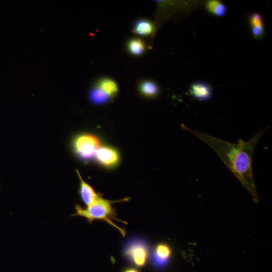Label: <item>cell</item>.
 I'll use <instances>...</instances> for the list:
<instances>
[{"label": "cell", "mask_w": 272, "mask_h": 272, "mask_svg": "<svg viewBox=\"0 0 272 272\" xmlns=\"http://www.w3.org/2000/svg\"><path fill=\"white\" fill-rule=\"evenodd\" d=\"M184 128L213 149L248 190L254 201L258 202L252 169V157L256 144L269 126L260 130L248 141L239 140L237 143H230L185 126Z\"/></svg>", "instance_id": "6da1fadb"}, {"label": "cell", "mask_w": 272, "mask_h": 272, "mask_svg": "<svg viewBox=\"0 0 272 272\" xmlns=\"http://www.w3.org/2000/svg\"><path fill=\"white\" fill-rule=\"evenodd\" d=\"M114 214L111 202L99 196L93 203L86 208L76 205L75 213L72 216L84 217L90 223L95 220H104L124 235V231L112 222V219L114 217Z\"/></svg>", "instance_id": "7a4b0ae2"}, {"label": "cell", "mask_w": 272, "mask_h": 272, "mask_svg": "<svg viewBox=\"0 0 272 272\" xmlns=\"http://www.w3.org/2000/svg\"><path fill=\"white\" fill-rule=\"evenodd\" d=\"M124 254L132 265L138 267H144L148 258V246L140 239H133L125 246Z\"/></svg>", "instance_id": "3957f363"}, {"label": "cell", "mask_w": 272, "mask_h": 272, "mask_svg": "<svg viewBox=\"0 0 272 272\" xmlns=\"http://www.w3.org/2000/svg\"><path fill=\"white\" fill-rule=\"evenodd\" d=\"M98 139L94 135L84 133L76 137L73 143L76 154L83 160H89L95 154L99 147Z\"/></svg>", "instance_id": "277c9868"}, {"label": "cell", "mask_w": 272, "mask_h": 272, "mask_svg": "<svg viewBox=\"0 0 272 272\" xmlns=\"http://www.w3.org/2000/svg\"><path fill=\"white\" fill-rule=\"evenodd\" d=\"M95 155L97 161L100 164L108 168L115 166L119 160L117 151L107 146L99 147Z\"/></svg>", "instance_id": "5b68a950"}, {"label": "cell", "mask_w": 272, "mask_h": 272, "mask_svg": "<svg viewBox=\"0 0 272 272\" xmlns=\"http://www.w3.org/2000/svg\"><path fill=\"white\" fill-rule=\"evenodd\" d=\"M172 254L170 247L165 243L157 245L153 251L152 262L157 268L164 267L168 264Z\"/></svg>", "instance_id": "8992f818"}, {"label": "cell", "mask_w": 272, "mask_h": 272, "mask_svg": "<svg viewBox=\"0 0 272 272\" xmlns=\"http://www.w3.org/2000/svg\"><path fill=\"white\" fill-rule=\"evenodd\" d=\"M190 93L193 98L201 101L209 100L213 94L211 87L202 82L193 83L190 86Z\"/></svg>", "instance_id": "52a82bcc"}, {"label": "cell", "mask_w": 272, "mask_h": 272, "mask_svg": "<svg viewBox=\"0 0 272 272\" xmlns=\"http://www.w3.org/2000/svg\"><path fill=\"white\" fill-rule=\"evenodd\" d=\"M80 180L79 193L82 200L87 206L93 203L99 196L93 187L86 182L77 171Z\"/></svg>", "instance_id": "ba28073f"}, {"label": "cell", "mask_w": 272, "mask_h": 272, "mask_svg": "<svg viewBox=\"0 0 272 272\" xmlns=\"http://www.w3.org/2000/svg\"><path fill=\"white\" fill-rule=\"evenodd\" d=\"M249 21L254 37L258 39L262 38L264 35V28L261 15L257 13H252L250 16Z\"/></svg>", "instance_id": "9c48e42d"}, {"label": "cell", "mask_w": 272, "mask_h": 272, "mask_svg": "<svg viewBox=\"0 0 272 272\" xmlns=\"http://www.w3.org/2000/svg\"><path fill=\"white\" fill-rule=\"evenodd\" d=\"M153 30L154 26L152 23L147 20H138L134 24L133 31L141 35H150L153 32Z\"/></svg>", "instance_id": "30bf717a"}, {"label": "cell", "mask_w": 272, "mask_h": 272, "mask_svg": "<svg viewBox=\"0 0 272 272\" xmlns=\"http://www.w3.org/2000/svg\"><path fill=\"white\" fill-rule=\"evenodd\" d=\"M206 7L210 13L218 17H223L225 15L227 12L224 5L218 1H209L207 3Z\"/></svg>", "instance_id": "8fae6325"}, {"label": "cell", "mask_w": 272, "mask_h": 272, "mask_svg": "<svg viewBox=\"0 0 272 272\" xmlns=\"http://www.w3.org/2000/svg\"><path fill=\"white\" fill-rule=\"evenodd\" d=\"M98 88L104 91L109 97L116 94L118 87L115 82L109 79L101 80L98 84Z\"/></svg>", "instance_id": "7c38bea8"}, {"label": "cell", "mask_w": 272, "mask_h": 272, "mask_svg": "<svg viewBox=\"0 0 272 272\" xmlns=\"http://www.w3.org/2000/svg\"><path fill=\"white\" fill-rule=\"evenodd\" d=\"M91 101L96 104H100L106 102L109 96L101 89L97 87L92 89L89 95Z\"/></svg>", "instance_id": "4fadbf2b"}, {"label": "cell", "mask_w": 272, "mask_h": 272, "mask_svg": "<svg viewBox=\"0 0 272 272\" xmlns=\"http://www.w3.org/2000/svg\"><path fill=\"white\" fill-rule=\"evenodd\" d=\"M140 90L144 95L149 97L154 96L158 92L157 85L153 82L150 81L142 83L140 86Z\"/></svg>", "instance_id": "5bb4252c"}, {"label": "cell", "mask_w": 272, "mask_h": 272, "mask_svg": "<svg viewBox=\"0 0 272 272\" xmlns=\"http://www.w3.org/2000/svg\"><path fill=\"white\" fill-rule=\"evenodd\" d=\"M128 48L132 54L140 55L144 51L145 45L141 39L135 38L129 41Z\"/></svg>", "instance_id": "9a60e30c"}, {"label": "cell", "mask_w": 272, "mask_h": 272, "mask_svg": "<svg viewBox=\"0 0 272 272\" xmlns=\"http://www.w3.org/2000/svg\"><path fill=\"white\" fill-rule=\"evenodd\" d=\"M122 272H140L139 270L134 267H127L124 269Z\"/></svg>", "instance_id": "2e32d148"}]
</instances>
